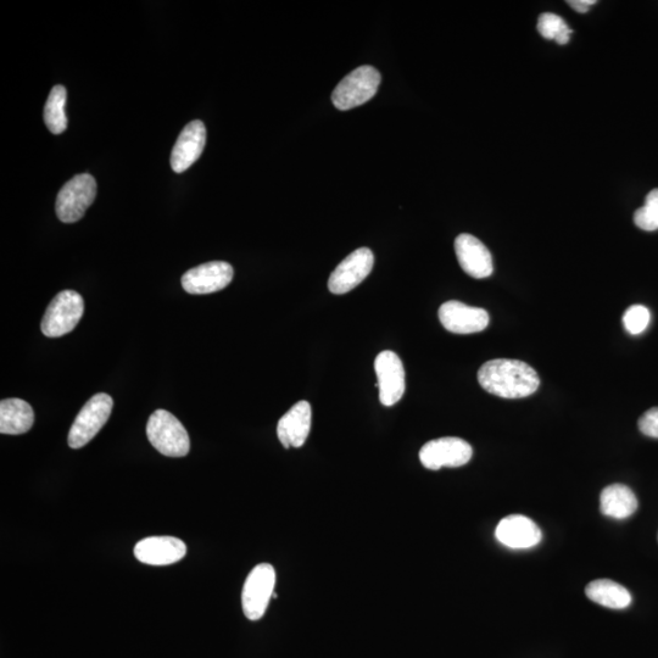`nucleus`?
<instances>
[{
	"mask_svg": "<svg viewBox=\"0 0 658 658\" xmlns=\"http://www.w3.org/2000/svg\"><path fill=\"white\" fill-rule=\"evenodd\" d=\"M478 382L484 390L504 399H521L537 392L538 373L526 362L496 359L479 368Z\"/></svg>",
	"mask_w": 658,
	"mask_h": 658,
	"instance_id": "nucleus-1",
	"label": "nucleus"
},
{
	"mask_svg": "<svg viewBox=\"0 0 658 658\" xmlns=\"http://www.w3.org/2000/svg\"><path fill=\"white\" fill-rule=\"evenodd\" d=\"M147 437L150 444L167 457H183L191 450V439L186 428L166 410H156L149 417Z\"/></svg>",
	"mask_w": 658,
	"mask_h": 658,
	"instance_id": "nucleus-2",
	"label": "nucleus"
},
{
	"mask_svg": "<svg viewBox=\"0 0 658 658\" xmlns=\"http://www.w3.org/2000/svg\"><path fill=\"white\" fill-rule=\"evenodd\" d=\"M381 80V74L373 66H360L345 76L334 89V107L347 111L364 105L376 96Z\"/></svg>",
	"mask_w": 658,
	"mask_h": 658,
	"instance_id": "nucleus-3",
	"label": "nucleus"
},
{
	"mask_svg": "<svg viewBox=\"0 0 658 658\" xmlns=\"http://www.w3.org/2000/svg\"><path fill=\"white\" fill-rule=\"evenodd\" d=\"M85 314V301L75 291L60 292L49 304L42 320V333L48 338L65 336L76 328Z\"/></svg>",
	"mask_w": 658,
	"mask_h": 658,
	"instance_id": "nucleus-4",
	"label": "nucleus"
},
{
	"mask_svg": "<svg viewBox=\"0 0 658 658\" xmlns=\"http://www.w3.org/2000/svg\"><path fill=\"white\" fill-rule=\"evenodd\" d=\"M114 400L108 394L94 395L82 407L72 423L68 443L71 449H81L97 436L113 412Z\"/></svg>",
	"mask_w": 658,
	"mask_h": 658,
	"instance_id": "nucleus-5",
	"label": "nucleus"
},
{
	"mask_svg": "<svg viewBox=\"0 0 658 658\" xmlns=\"http://www.w3.org/2000/svg\"><path fill=\"white\" fill-rule=\"evenodd\" d=\"M97 197V182L91 175H77L60 189L57 215L64 223L80 221Z\"/></svg>",
	"mask_w": 658,
	"mask_h": 658,
	"instance_id": "nucleus-6",
	"label": "nucleus"
},
{
	"mask_svg": "<svg viewBox=\"0 0 658 658\" xmlns=\"http://www.w3.org/2000/svg\"><path fill=\"white\" fill-rule=\"evenodd\" d=\"M276 571L269 563H261L249 573L242 591V607L245 617L259 621L264 617L270 600L275 594Z\"/></svg>",
	"mask_w": 658,
	"mask_h": 658,
	"instance_id": "nucleus-7",
	"label": "nucleus"
},
{
	"mask_svg": "<svg viewBox=\"0 0 658 658\" xmlns=\"http://www.w3.org/2000/svg\"><path fill=\"white\" fill-rule=\"evenodd\" d=\"M473 449L464 439L445 437L431 440L422 446L420 461L427 470L443 467H461L471 461Z\"/></svg>",
	"mask_w": 658,
	"mask_h": 658,
	"instance_id": "nucleus-8",
	"label": "nucleus"
},
{
	"mask_svg": "<svg viewBox=\"0 0 658 658\" xmlns=\"http://www.w3.org/2000/svg\"><path fill=\"white\" fill-rule=\"evenodd\" d=\"M375 265V255L368 248L356 249L336 267L328 280V289L342 295L353 291L370 275Z\"/></svg>",
	"mask_w": 658,
	"mask_h": 658,
	"instance_id": "nucleus-9",
	"label": "nucleus"
},
{
	"mask_svg": "<svg viewBox=\"0 0 658 658\" xmlns=\"http://www.w3.org/2000/svg\"><path fill=\"white\" fill-rule=\"evenodd\" d=\"M375 371L381 404L393 406L399 403L406 389L403 361L393 351H382L376 358Z\"/></svg>",
	"mask_w": 658,
	"mask_h": 658,
	"instance_id": "nucleus-10",
	"label": "nucleus"
},
{
	"mask_svg": "<svg viewBox=\"0 0 658 658\" xmlns=\"http://www.w3.org/2000/svg\"><path fill=\"white\" fill-rule=\"evenodd\" d=\"M233 267L225 261H211L184 273L182 287L193 295L222 291L233 280Z\"/></svg>",
	"mask_w": 658,
	"mask_h": 658,
	"instance_id": "nucleus-11",
	"label": "nucleus"
},
{
	"mask_svg": "<svg viewBox=\"0 0 658 658\" xmlns=\"http://www.w3.org/2000/svg\"><path fill=\"white\" fill-rule=\"evenodd\" d=\"M439 320L446 331L455 334H473L484 331L489 325V314L460 301H446L440 306Z\"/></svg>",
	"mask_w": 658,
	"mask_h": 658,
	"instance_id": "nucleus-12",
	"label": "nucleus"
},
{
	"mask_svg": "<svg viewBox=\"0 0 658 658\" xmlns=\"http://www.w3.org/2000/svg\"><path fill=\"white\" fill-rule=\"evenodd\" d=\"M455 253L461 269L468 276L483 280L493 275V256L478 238L460 234L455 241Z\"/></svg>",
	"mask_w": 658,
	"mask_h": 658,
	"instance_id": "nucleus-13",
	"label": "nucleus"
},
{
	"mask_svg": "<svg viewBox=\"0 0 658 658\" xmlns=\"http://www.w3.org/2000/svg\"><path fill=\"white\" fill-rule=\"evenodd\" d=\"M498 542L510 549H531L542 542L543 534L531 518L511 515L503 518L496 527Z\"/></svg>",
	"mask_w": 658,
	"mask_h": 658,
	"instance_id": "nucleus-14",
	"label": "nucleus"
},
{
	"mask_svg": "<svg viewBox=\"0 0 658 658\" xmlns=\"http://www.w3.org/2000/svg\"><path fill=\"white\" fill-rule=\"evenodd\" d=\"M206 143V128L202 121L195 120L183 128L171 154V167L182 174L203 154Z\"/></svg>",
	"mask_w": 658,
	"mask_h": 658,
	"instance_id": "nucleus-15",
	"label": "nucleus"
},
{
	"mask_svg": "<svg viewBox=\"0 0 658 658\" xmlns=\"http://www.w3.org/2000/svg\"><path fill=\"white\" fill-rule=\"evenodd\" d=\"M187 554V546L174 537H152L141 540L135 546L139 562L150 566H169L181 561Z\"/></svg>",
	"mask_w": 658,
	"mask_h": 658,
	"instance_id": "nucleus-16",
	"label": "nucleus"
},
{
	"mask_svg": "<svg viewBox=\"0 0 658 658\" xmlns=\"http://www.w3.org/2000/svg\"><path fill=\"white\" fill-rule=\"evenodd\" d=\"M312 411L308 401H299L277 425V436L284 448H301L311 431Z\"/></svg>",
	"mask_w": 658,
	"mask_h": 658,
	"instance_id": "nucleus-17",
	"label": "nucleus"
},
{
	"mask_svg": "<svg viewBox=\"0 0 658 658\" xmlns=\"http://www.w3.org/2000/svg\"><path fill=\"white\" fill-rule=\"evenodd\" d=\"M600 510L613 520H626L638 510V499L627 485L612 484L602 490Z\"/></svg>",
	"mask_w": 658,
	"mask_h": 658,
	"instance_id": "nucleus-18",
	"label": "nucleus"
},
{
	"mask_svg": "<svg viewBox=\"0 0 658 658\" xmlns=\"http://www.w3.org/2000/svg\"><path fill=\"white\" fill-rule=\"evenodd\" d=\"M35 423V412L25 400L4 399L0 403V433L19 436L30 431Z\"/></svg>",
	"mask_w": 658,
	"mask_h": 658,
	"instance_id": "nucleus-19",
	"label": "nucleus"
},
{
	"mask_svg": "<svg viewBox=\"0 0 658 658\" xmlns=\"http://www.w3.org/2000/svg\"><path fill=\"white\" fill-rule=\"evenodd\" d=\"M585 594L595 604L612 610H624L632 604V595L621 584L599 579L588 584Z\"/></svg>",
	"mask_w": 658,
	"mask_h": 658,
	"instance_id": "nucleus-20",
	"label": "nucleus"
},
{
	"mask_svg": "<svg viewBox=\"0 0 658 658\" xmlns=\"http://www.w3.org/2000/svg\"><path fill=\"white\" fill-rule=\"evenodd\" d=\"M66 88L55 86L50 91L46 108H44V122L53 135H61L68 128V117L65 114Z\"/></svg>",
	"mask_w": 658,
	"mask_h": 658,
	"instance_id": "nucleus-21",
	"label": "nucleus"
},
{
	"mask_svg": "<svg viewBox=\"0 0 658 658\" xmlns=\"http://www.w3.org/2000/svg\"><path fill=\"white\" fill-rule=\"evenodd\" d=\"M538 31L544 38L552 39L560 46L570 41L573 32L561 16L551 13L540 15Z\"/></svg>",
	"mask_w": 658,
	"mask_h": 658,
	"instance_id": "nucleus-22",
	"label": "nucleus"
},
{
	"mask_svg": "<svg viewBox=\"0 0 658 658\" xmlns=\"http://www.w3.org/2000/svg\"><path fill=\"white\" fill-rule=\"evenodd\" d=\"M634 222L640 230L648 232L658 230V188L648 194L643 208L638 209L634 214Z\"/></svg>",
	"mask_w": 658,
	"mask_h": 658,
	"instance_id": "nucleus-23",
	"label": "nucleus"
},
{
	"mask_svg": "<svg viewBox=\"0 0 658 658\" xmlns=\"http://www.w3.org/2000/svg\"><path fill=\"white\" fill-rule=\"evenodd\" d=\"M651 322V314L643 305H633L624 312L623 325L632 336H639L648 329Z\"/></svg>",
	"mask_w": 658,
	"mask_h": 658,
	"instance_id": "nucleus-24",
	"label": "nucleus"
},
{
	"mask_svg": "<svg viewBox=\"0 0 658 658\" xmlns=\"http://www.w3.org/2000/svg\"><path fill=\"white\" fill-rule=\"evenodd\" d=\"M639 429L646 437L658 439V407L646 411L640 417Z\"/></svg>",
	"mask_w": 658,
	"mask_h": 658,
	"instance_id": "nucleus-25",
	"label": "nucleus"
},
{
	"mask_svg": "<svg viewBox=\"0 0 658 658\" xmlns=\"http://www.w3.org/2000/svg\"><path fill=\"white\" fill-rule=\"evenodd\" d=\"M567 3L570 4L571 8L576 10L577 13L585 14L596 4V0H570V2Z\"/></svg>",
	"mask_w": 658,
	"mask_h": 658,
	"instance_id": "nucleus-26",
	"label": "nucleus"
}]
</instances>
